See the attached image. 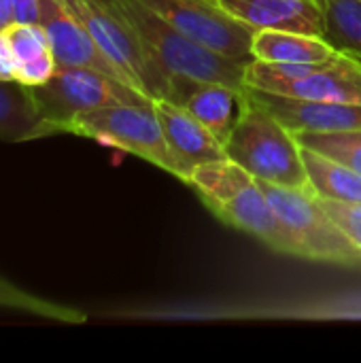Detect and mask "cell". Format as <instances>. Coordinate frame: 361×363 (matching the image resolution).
Returning <instances> with one entry per match:
<instances>
[{
    "instance_id": "cell-1",
    "label": "cell",
    "mask_w": 361,
    "mask_h": 363,
    "mask_svg": "<svg viewBox=\"0 0 361 363\" xmlns=\"http://www.w3.org/2000/svg\"><path fill=\"white\" fill-rule=\"evenodd\" d=\"M77 19L87 28L102 53L117 66L128 85L151 100L183 104L198 83L196 79L172 74L151 47L140 38L119 0H64Z\"/></svg>"
},
{
    "instance_id": "cell-2",
    "label": "cell",
    "mask_w": 361,
    "mask_h": 363,
    "mask_svg": "<svg viewBox=\"0 0 361 363\" xmlns=\"http://www.w3.org/2000/svg\"><path fill=\"white\" fill-rule=\"evenodd\" d=\"M223 147L226 155L257 181L313 191L294 132L257 104L247 85L240 91L238 117Z\"/></svg>"
},
{
    "instance_id": "cell-3",
    "label": "cell",
    "mask_w": 361,
    "mask_h": 363,
    "mask_svg": "<svg viewBox=\"0 0 361 363\" xmlns=\"http://www.w3.org/2000/svg\"><path fill=\"white\" fill-rule=\"evenodd\" d=\"M119 6L123 9L140 38L151 47V51L172 74L204 83H223L234 89L245 87L247 64L230 60L191 40L140 0H119Z\"/></svg>"
},
{
    "instance_id": "cell-4",
    "label": "cell",
    "mask_w": 361,
    "mask_h": 363,
    "mask_svg": "<svg viewBox=\"0 0 361 363\" xmlns=\"http://www.w3.org/2000/svg\"><path fill=\"white\" fill-rule=\"evenodd\" d=\"M30 94L49 136L66 134L68 123L81 113L117 104H153L149 96L132 85L77 66H57L51 79L30 87Z\"/></svg>"
},
{
    "instance_id": "cell-5",
    "label": "cell",
    "mask_w": 361,
    "mask_h": 363,
    "mask_svg": "<svg viewBox=\"0 0 361 363\" xmlns=\"http://www.w3.org/2000/svg\"><path fill=\"white\" fill-rule=\"evenodd\" d=\"M245 85L304 100L361 104V62L347 53L300 64L253 60L247 64Z\"/></svg>"
},
{
    "instance_id": "cell-6",
    "label": "cell",
    "mask_w": 361,
    "mask_h": 363,
    "mask_svg": "<svg viewBox=\"0 0 361 363\" xmlns=\"http://www.w3.org/2000/svg\"><path fill=\"white\" fill-rule=\"evenodd\" d=\"M257 183L270 200L274 213L296 238L304 259L361 268V249L336 225L313 191L281 187L266 181Z\"/></svg>"
},
{
    "instance_id": "cell-7",
    "label": "cell",
    "mask_w": 361,
    "mask_h": 363,
    "mask_svg": "<svg viewBox=\"0 0 361 363\" xmlns=\"http://www.w3.org/2000/svg\"><path fill=\"white\" fill-rule=\"evenodd\" d=\"M66 134H79L121 149L179 179V166L168 149L153 104H117L81 113L68 123Z\"/></svg>"
},
{
    "instance_id": "cell-8",
    "label": "cell",
    "mask_w": 361,
    "mask_h": 363,
    "mask_svg": "<svg viewBox=\"0 0 361 363\" xmlns=\"http://www.w3.org/2000/svg\"><path fill=\"white\" fill-rule=\"evenodd\" d=\"M191 40L243 64L253 62L251 43L257 30L232 17L217 0H140Z\"/></svg>"
},
{
    "instance_id": "cell-9",
    "label": "cell",
    "mask_w": 361,
    "mask_h": 363,
    "mask_svg": "<svg viewBox=\"0 0 361 363\" xmlns=\"http://www.w3.org/2000/svg\"><path fill=\"white\" fill-rule=\"evenodd\" d=\"M40 26L49 36L57 66L89 68L128 83L64 0H40Z\"/></svg>"
},
{
    "instance_id": "cell-10",
    "label": "cell",
    "mask_w": 361,
    "mask_h": 363,
    "mask_svg": "<svg viewBox=\"0 0 361 363\" xmlns=\"http://www.w3.org/2000/svg\"><path fill=\"white\" fill-rule=\"evenodd\" d=\"M155 113L160 117L168 149L179 166V179L189 181L196 166L217 160H228L226 147L217 136L198 121L183 104L170 100H153Z\"/></svg>"
},
{
    "instance_id": "cell-11",
    "label": "cell",
    "mask_w": 361,
    "mask_h": 363,
    "mask_svg": "<svg viewBox=\"0 0 361 363\" xmlns=\"http://www.w3.org/2000/svg\"><path fill=\"white\" fill-rule=\"evenodd\" d=\"M209 211L223 223L255 236L272 251L283 253V255L302 257L296 238L285 228L281 217L274 213L270 200L266 198V194L257 181H253L247 189H243L232 200L209 206Z\"/></svg>"
},
{
    "instance_id": "cell-12",
    "label": "cell",
    "mask_w": 361,
    "mask_h": 363,
    "mask_svg": "<svg viewBox=\"0 0 361 363\" xmlns=\"http://www.w3.org/2000/svg\"><path fill=\"white\" fill-rule=\"evenodd\" d=\"M249 91L257 104L291 132H343L361 128V104L304 100L253 87H249Z\"/></svg>"
},
{
    "instance_id": "cell-13",
    "label": "cell",
    "mask_w": 361,
    "mask_h": 363,
    "mask_svg": "<svg viewBox=\"0 0 361 363\" xmlns=\"http://www.w3.org/2000/svg\"><path fill=\"white\" fill-rule=\"evenodd\" d=\"M223 11L253 30H285L326 36L317 0H217Z\"/></svg>"
},
{
    "instance_id": "cell-14",
    "label": "cell",
    "mask_w": 361,
    "mask_h": 363,
    "mask_svg": "<svg viewBox=\"0 0 361 363\" xmlns=\"http://www.w3.org/2000/svg\"><path fill=\"white\" fill-rule=\"evenodd\" d=\"M2 32L17 64L15 81L28 87L49 81L57 68V62L45 28L40 23L15 21L6 26Z\"/></svg>"
},
{
    "instance_id": "cell-15",
    "label": "cell",
    "mask_w": 361,
    "mask_h": 363,
    "mask_svg": "<svg viewBox=\"0 0 361 363\" xmlns=\"http://www.w3.org/2000/svg\"><path fill=\"white\" fill-rule=\"evenodd\" d=\"M253 60L277 64L323 62L340 53L330 40L315 34L285 32V30H257L251 43Z\"/></svg>"
},
{
    "instance_id": "cell-16",
    "label": "cell",
    "mask_w": 361,
    "mask_h": 363,
    "mask_svg": "<svg viewBox=\"0 0 361 363\" xmlns=\"http://www.w3.org/2000/svg\"><path fill=\"white\" fill-rule=\"evenodd\" d=\"M240 91L223 83H204L198 81L194 89L187 94L183 106L202 121L221 145L228 143L232 128L240 108Z\"/></svg>"
},
{
    "instance_id": "cell-17",
    "label": "cell",
    "mask_w": 361,
    "mask_h": 363,
    "mask_svg": "<svg viewBox=\"0 0 361 363\" xmlns=\"http://www.w3.org/2000/svg\"><path fill=\"white\" fill-rule=\"evenodd\" d=\"M45 136H49V130L32 100L30 87L0 79V140L26 143Z\"/></svg>"
},
{
    "instance_id": "cell-18",
    "label": "cell",
    "mask_w": 361,
    "mask_h": 363,
    "mask_svg": "<svg viewBox=\"0 0 361 363\" xmlns=\"http://www.w3.org/2000/svg\"><path fill=\"white\" fill-rule=\"evenodd\" d=\"M302 162L317 198L334 202H361L360 172L306 147H302Z\"/></svg>"
},
{
    "instance_id": "cell-19",
    "label": "cell",
    "mask_w": 361,
    "mask_h": 363,
    "mask_svg": "<svg viewBox=\"0 0 361 363\" xmlns=\"http://www.w3.org/2000/svg\"><path fill=\"white\" fill-rule=\"evenodd\" d=\"M253 181L255 177L251 172H247L240 164L228 157V160H217L196 166L194 172L189 174L187 185H191L200 194V198L209 208L232 200L243 189H247Z\"/></svg>"
},
{
    "instance_id": "cell-20",
    "label": "cell",
    "mask_w": 361,
    "mask_h": 363,
    "mask_svg": "<svg viewBox=\"0 0 361 363\" xmlns=\"http://www.w3.org/2000/svg\"><path fill=\"white\" fill-rule=\"evenodd\" d=\"M326 19V40L361 62V0H317Z\"/></svg>"
},
{
    "instance_id": "cell-21",
    "label": "cell",
    "mask_w": 361,
    "mask_h": 363,
    "mask_svg": "<svg viewBox=\"0 0 361 363\" xmlns=\"http://www.w3.org/2000/svg\"><path fill=\"white\" fill-rule=\"evenodd\" d=\"M0 308H13V311H21V313L36 315L43 319L60 321V323H83L85 321V315L81 311L38 298V296L17 287L15 283L6 281L4 277H0Z\"/></svg>"
},
{
    "instance_id": "cell-22",
    "label": "cell",
    "mask_w": 361,
    "mask_h": 363,
    "mask_svg": "<svg viewBox=\"0 0 361 363\" xmlns=\"http://www.w3.org/2000/svg\"><path fill=\"white\" fill-rule=\"evenodd\" d=\"M300 147L323 153L361 174V128L343 132H294Z\"/></svg>"
},
{
    "instance_id": "cell-23",
    "label": "cell",
    "mask_w": 361,
    "mask_h": 363,
    "mask_svg": "<svg viewBox=\"0 0 361 363\" xmlns=\"http://www.w3.org/2000/svg\"><path fill=\"white\" fill-rule=\"evenodd\" d=\"M317 200L326 208V213L336 221V225L353 240V245L361 249V202H334L321 198Z\"/></svg>"
},
{
    "instance_id": "cell-24",
    "label": "cell",
    "mask_w": 361,
    "mask_h": 363,
    "mask_svg": "<svg viewBox=\"0 0 361 363\" xmlns=\"http://www.w3.org/2000/svg\"><path fill=\"white\" fill-rule=\"evenodd\" d=\"M15 72H17V64H15L13 51L6 43L4 32L0 30V79L2 81H15Z\"/></svg>"
},
{
    "instance_id": "cell-25",
    "label": "cell",
    "mask_w": 361,
    "mask_h": 363,
    "mask_svg": "<svg viewBox=\"0 0 361 363\" xmlns=\"http://www.w3.org/2000/svg\"><path fill=\"white\" fill-rule=\"evenodd\" d=\"M15 21V0H0V30Z\"/></svg>"
}]
</instances>
